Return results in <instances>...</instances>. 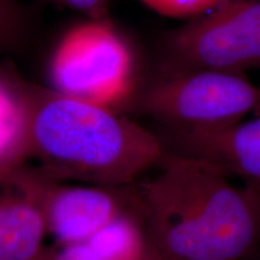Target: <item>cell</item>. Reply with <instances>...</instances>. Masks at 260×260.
Segmentation results:
<instances>
[{
	"label": "cell",
	"mask_w": 260,
	"mask_h": 260,
	"mask_svg": "<svg viewBox=\"0 0 260 260\" xmlns=\"http://www.w3.org/2000/svg\"><path fill=\"white\" fill-rule=\"evenodd\" d=\"M136 186L149 243L162 260H249L260 246V184L168 151Z\"/></svg>",
	"instance_id": "6da1fadb"
},
{
	"label": "cell",
	"mask_w": 260,
	"mask_h": 260,
	"mask_svg": "<svg viewBox=\"0 0 260 260\" xmlns=\"http://www.w3.org/2000/svg\"><path fill=\"white\" fill-rule=\"evenodd\" d=\"M30 112V159L52 177L99 186H134L160 164V136L122 111L24 81Z\"/></svg>",
	"instance_id": "7a4b0ae2"
},
{
	"label": "cell",
	"mask_w": 260,
	"mask_h": 260,
	"mask_svg": "<svg viewBox=\"0 0 260 260\" xmlns=\"http://www.w3.org/2000/svg\"><path fill=\"white\" fill-rule=\"evenodd\" d=\"M260 109V88L245 74L164 70L140 87L125 111L151 117L169 129H222Z\"/></svg>",
	"instance_id": "3957f363"
},
{
	"label": "cell",
	"mask_w": 260,
	"mask_h": 260,
	"mask_svg": "<svg viewBox=\"0 0 260 260\" xmlns=\"http://www.w3.org/2000/svg\"><path fill=\"white\" fill-rule=\"evenodd\" d=\"M135 59L113 25L90 19L69 29L48 65L50 88L124 112L138 94Z\"/></svg>",
	"instance_id": "277c9868"
},
{
	"label": "cell",
	"mask_w": 260,
	"mask_h": 260,
	"mask_svg": "<svg viewBox=\"0 0 260 260\" xmlns=\"http://www.w3.org/2000/svg\"><path fill=\"white\" fill-rule=\"evenodd\" d=\"M260 68V0H223L169 32L159 69L245 74Z\"/></svg>",
	"instance_id": "5b68a950"
},
{
	"label": "cell",
	"mask_w": 260,
	"mask_h": 260,
	"mask_svg": "<svg viewBox=\"0 0 260 260\" xmlns=\"http://www.w3.org/2000/svg\"><path fill=\"white\" fill-rule=\"evenodd\" d=\"M6 178L37 205L56 245L87 242L121 214L141 209L135 184L132 188L61 181L29 164Z\"/></svg>",
	"instance_id": "8992f818"
},
{
	"label": "cell",
	"mask_w": 260,
	"mask_h": 260,
	"mask_svg": "<svg viewBox=\"0 0 260 260\" xmlns=\"http://www.w3.org/2000/svg\"><path fill=\"white\" fill-rule=\"evenodd\" d=\"M160 136L168 151L212 162L230 177L260 184V116L222 129H169Z\"/></svg>",
	"instance_id": "52a82bcc"
},
{
	"label": "cell",
	"mask_w": 260,
	"mask_h": 260,
	"mask_svg": "<svg viewBox=\"0 0 260 260\" xmlns=\"http://www.w3.org/2000/svg\"><path fill=\"white\" fill-rule=\"evenodd\" d=\"M46 236L37 205L8 178L0 182V260H41Z\"/></svg>",
	"instance_id": "ba28073f"
},
{
	"label": "cell",
	"mask_w": 260,
	"mask_h": 260,
	"mask_svg": "<svg viewBox=\"0 0 260 260\" xmlns=\"http://www.w3.org/2000/svg\"><path fill=\"white\" fill-rule=\"evenodd\" d=\"M30 159V112L24 81L0 74V181Z\"/></svg>",
	"instance_id": "9c48e42d"
},
{
	"label": "cell",
	"mask_w": 260,
	"mask_h": 260,
	"mask_svg": "<svg viewBox=\"0 0 260 260\" xmlns=\"http://www.w3.org/2000/svg\"><path fill=\"white\" fill-rule=\"evenodd\" d=\"M87 243L106 260H154L141 209L128 211L104 226Z\"/></svg>",
	"instance_id": "30bf717a"
},
{
	"label": "cell",
	"mask_w": 260,
	"mask_h": 260,
	"mask_svg": "<svg viewBox=\"0 0 260 260\" xmlns=\"http://www.w3.org/2000/svg\"><path fill=\"white\" fill-rule=\"evenodd\" d=\"M27 29L24 10L18 0H0V54L22 47Z\"/></svg>",
	"instance_id": "8fae6325"
},
{
	"label": "cell",
	"mask_w": 260,
	"mask_h": 260,
	"mask_svg": "<svg viewBox=\"0 0 260 260\" xmlns=\"http://www.w3.org/2000/svg\"><path fill=\"white\" fill-rule=\"evenodd\" d=\"M159 15L171 18H195L216 8L223 0H138Z\"/></svg>",
	"instance_id": "7c38bea8"
},
{
	"label": "cell",
	"mask_w": 260,
	"mask_h": 260,
	"mask_svg": "<svg viewBox=\"0 0 260 260\" xmlns=\"http://www.w3.org/2000/svg\"><path fill=\"white\" fill-rule=\"evenodd\" d=\"M41 260H106L87 242L47 246Z\"/></svg>",
	"instance_id": "4fadbf2b"
},
{
	"label": "cell",
	"mask_w": 260,
	"mask_h": 260,
	"mask_svg": "<svg viewBox=\"0 0 260 260\" xmlns=\"http://www.w3.org/2000/svg\"><path fill=\"white\" fill-rule=\"evenodd\" d=\"M71 10L88 16L90 19H105L109 0H58Z\"/></svg>",
	"instance_id": "5bb4252c"
},
{
	"label": "cell",
	"mask_w": 260,
	"mask_h": 260,
	"mask_svg": "<svg viewBox=\"0 0 260 260\" xmlns=\"http://www.w3.org/2000/svg\"><path fill=\"white\" fill-rule=\"evenodd\" d=\"M249 260H260V246L256 248V251L254 252V254H253Z\"/></svg>",
	"instance_id": "9a60e30c"
},
{
	"label": "cell",
	"mask_w": 260,
	"mask_h": 260,
	"mask_svg": "<svg viewBox=\"0 0 260 260\" xmlns=\"http://www.w3.org/2000/svg\"><path fill=\"white\" fill-rule=\"evenodd\" d=\"M254 116H260V109L258 110V111H256V112H255V115H254Z\"/></svg>",
	"instance_id": "2e32d148"
},
{
	"label": "cell",
	"mask_w": 260,
	"mask_h": 260,
	"mask_svg": "<svg viewBox=\"0 0 260 260\" xmlns=\"http://www.w3.org/2000/svg\"><path fill=\"white\" fill-rule=\"evenodd\" d=\"M154 260H162L161 258H159V256L157 255V256H155V258H154Z\"/></svg>",
	"instance_id": "e0dca14e"
}]
</instances>
